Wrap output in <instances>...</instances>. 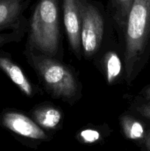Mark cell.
<instances>
[{
  "instance_id": "6da1fadb",
  "label": "cell",
  "mask_w": 150,
  "mask_h": 151,
  "mask_svg": "<svg viewBox=\"0 0 150 151\" xmlns=\"http://www.w3.org/2000/svg\"><path fill=\"white\" fill-rule=\"evenodd\" d=\"M125 27V71L130 81L150 39V0H134Z\"/></svg>"
},
{
  "instance_id": "8992f818",
  "label": "cell",
  "mask_w": 150,
  "mask_h": 151,
  "mask_svg": "<svg viewBox=\"0 0 150 151\" xmlns=\"http://www.w3.org/2000/svg\"><path fill=\"white\" fill-rule=\"evenodd\" d=\"M1 123L13 132L32 139H45L46 135L41 126L22 114L14 111L4 113Z\"/></svg>"
},
{
  "instance_id": "5b68a950",
  "label": "cell",
  "mask_w": 150,
  "mask_h": 151,
  "mask_svg": "<svg viewBox=\"0 0 150 151\" xmlns=\"http://www.w3.org/2000/svg\"><path fill=\"white\" fill-rule=\"evenodd\" d=\"M66 32L72 50L79 56L81 51V16L79 0H63Z\"/></svg>"
},
{
  "instance_id": "3957f363",
  "label": "cell",
  "mask_w": 150,
  "mask_h": 151,
  "mask_svg": "<svg viewBox=\"0 0 150 151\" xmlns=\"http://www.w3.org/2000/svg\"><path fill=\"white\" fill-rule=\"evenodd\" d=\"M32 63L52 95L66 100L76 95L78 90L76 80L64 65L43 54L32 56Z\"/></svg>"
},
{
  "instance_id": "5bb4252c",
  "label": "cell",
  "mask_w": 150,
  "mask_h": 151,
  "mask_svg": "<svg viewBox=\"0 0 150 151\" xmlns=\"http://www.w3.org/2000/svg\"><path fill=\"white\" fill-rule=\"evenodd\" d=\"M138 111L144 117L150 119V103H146L138 107Z\"/></svg>"
},
{
  "instance_id": "277c9868",
  "label": "cell",
  "mask_w": 150,
  "mask_h": 151,
  "mask_svg": "<svg viewBox=\"0 0 150 151\" xmlns=\"http://www.w3.org/2000/svg\"><path fill=\"white\" fill-rule=\"evenodd\" d=\"M81 47L86 58L99 50L104 35V20L98 7L87 0H79Z\"/></svg>"
},
{
  "instance_id": "7c38bea8",
  "label": "cell",
  "mask_w": 150,
  "mask_h": 151,
  "mask_svg": "<svg viewBox=\"0 0 150 151\" xmlns=\"http://www.w3.org/2000/svg\"><path fill=\"white\" fill-rule=\"evenodd\" d=\"M134 0H110L115 12L116 22L122 27H125L129 10Z\"/></svg>"
},
{
  "instance_id": "4fadbf2b",
  "label": "cell",
  "mask_w": 150,
  "mask_h": 151,
  "mask_svg": "<svg viewBox=\"0 0 150 151\" xmlns=\"http://www.w3.org/2000/svg\"><path fill=\"white\" fill-rule=\"evenodd\" d=\"M79 137L82 142L85 143H94L100 139V134L97 131L94 129H86L81 131Z\"/></svg>"
},
{
  "instance_id": "8fae6325",
  "label": "cell",
  "mask_w": 150,
  "mask_h": 151,
  "mask_svg": "<svg viewBox=\"0 0 150 151\" xmlns=\"http://www.w3.org/2000/svg\"><path fill=\"white\" fill-rule=\"evenodd\" d=\"M106 79L109 84H112L121 74L122 64L120 58L116 52H110L104 58Z\"/></svg>"
},
{
  "instance_id": "e0dca14e",
  "label": "cell",
  "mask_w": 150,
  "mask_h": 151,
  "mask_svg": "<svg viewBox=\"0 0 150 151\" xmlns=\"http://www.w3.org/2000/svg\"><path fill=\"white\" fill-rule=\"evenodd\" d=\"M7 39H9L8 38H7L6 36H3V35H0V45L3 44L4 43L7 42Z\"/></svg>"
},
{
  "instance_id": "30bf717a",
  "label": "cell",
  "mask_w": 150,
  "mask_h": 151,
  "mask_svg": "<svg viewBox=\"0 0 150 151\" xmlns=\"http://www.w3.org/2000/svg\"><path fill=\"white\" fill-rule=\"evenodd\" d=\"M122 130L126 137L131 140H141L145 137V130L142 124L129 116H123L121 119Z\"/></svg>"
},
{
  "instance_id": "7a4b0ae2",
  "label": "cell",
  "mask_w": 150,
  "mask_h": 151,
  "mask_svg": "<svg viewBox=\"0 0 150 151\" xmlns=\"http://www.w3.org/2000/svg\"><path fill=\"white\" fill-rule=\"evenodd\" d=\"M59 0H38L31 19V44L43 55L54 56L59 47Z\"/></svg>"
},
{
  "instance_id": "9a60e30c",
  "label": "cell",
  "mask_w": 150,
  "mask_h": 151,
  "mask_svg": "<svg viewBox=\"0 0 150 151\" xmlns=\"http://www.w3.org/2000/svg\"><path fill=\"white\" fill-rule=\"evenodd\" d=\"M144 138H145L146 146L147 148L150 150V131L147 133L146 134H145Z\"/></svg>"
},
{
  "instance_id": "52a82bcc",
  "label": "cell",
  "mask_w": 150,
  "mask_h": 151,
  "mask_svg": "<svg viewBox=\"0 0 150 151\" xmlns=\"http://www.w3.org/2000/svg\"><path fill=\"white\" fill-rule=\"evenodd\" d=\"M30 0H0V30L19 22Z\"/></svg>"
},
{
  "instance_id": "2e32d148",
  "label": "cell",
  "mask_w": 150,
  "mask_h": 151,
  "mask_svg": "<svg viewBox=\"0 0 150 151\" xmlns=\"http://www.w3.org/2000/svg\"><path fill=\"white\" fill-rule=\"evenodd\" d=\"M144 94L147 99H150V86L146 88L145 91H144Z\"/></svg>"
},
{
  "instance_id": "9c48e42d",
  "label": "cell",
  "mask_w": 150,
  "mask_h": 151,
  "mask_svg": "<svg viewBox=\"0 0 150 151\" xmlns=\"http://www.w3.org/2000/svg\"><path fill=\"white\" fill-rule=\"evenodd\" d=\"M35 122L41 128L52 129L56 128L62 119V114L55 108L46 106L36 109L33 112Z\"/></svg>"
},
{
  "instance_id": "ba28073f",
  "label": "cell",
  "mask_w": 150,
  "mask_h": 151,
  "mask_svg": "<svg viewBox=\"0 0 150 151\" xmlns=\"http://www.w3.org/2000/svg\"><path fill=\"white\" fill-rule=\"evenodd\" d=\"M0 69L5 72L24 94L29 97L32 95L33 90L28 78L25 76L21 68L9 58L0 56Z\"/></svg>"
}]
</instances>
